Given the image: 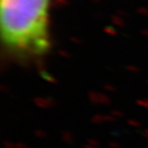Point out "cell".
<instances>
[{
  "label": "cell",
  "mask_w": 148,
  "mask_h": 148,
  "mask_svg": "<svg viewBox=\"0 0 148 148\" xmlns=\"http://www.w3.org/2000/svg\"><path fill=\"white\" fill-rule=\"evenodd\" d=\"M53 0H0L2 46L19 58H38L51 48Z\"/></svg>",
  "instance_id": "cell-1"
}]
</instances>
